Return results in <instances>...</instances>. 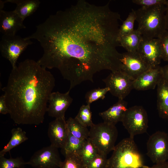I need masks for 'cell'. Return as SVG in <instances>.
Listing matches in <instances>:
<instances>
[{
	"instance_id": "cell-18",
	"label": "cell",
	"mask_w": 168,
	"mask_h": 168,
	"mask_svg": "<svg viewBox=\"0 0 168 168\" xmlns=\"http://www.w3.org/2000/svg\"><path fill=\"white\" fill-rule=\"evenodd\" d=\"M157 86V108L159 116L168 119V82L162 76Z\"/></svg>"
},
{
	"instance_id": "cell-12",
	"label": "cell",
	"mask_w": 168,
	"mask_h": 168,
	"mask_svg": "<svg viewBox=\"0 0 168 168\" xmlns=\"http://www.w3.org/2000/svg\"><path fill=\"white\" fill-rule=\"evenodd\" d=\"M121 70L134 80L150 68L138 52L122 53Z\"/></svg>"
},
{
	"instance_id": "cell-8",
	"label": "cell",
	"mask_w": 168,
	"mask_h": 168,
	"mask_svg": "<svg viewBox=\"0 0 168 168\" xmlns=\"http://www.w3.org/2000/svg\"><path fill=\"white\" fill-rule=\"evenodd\" d=\"M147 155L154 164L168 160V135L157 131L149 137L147 143Z\"/></svg>"
},
{
	"instance_id": "cell-4",
	"label": "cell",
	"mask_w": 168,
	"mask_h": 168,
	"mask_svg": "<svg viewBox=\"0 0 168 168\" xmlns=\"http://www.w3.org/2000/svg\"><path fill=\"white\" fill-rule=\"evenodd\" d=\"M108 159L106 168H148L144 163L134 138L129 137L122 139L113 151Z\"/></svg>"
},
{
	"instance_id": "cell-20",
	"label": "cell",
	"mask_w": 168,
	"mask_h": 168,
	"mask_svg": "<svg viewBox=\"0 0 168 168\" xmlns=\"http://www.w3.org/2000/svg\"><path fill=\"white\" fill-rule=\"evenodd\" d=\"M142 38L140 32L137 29L134 30L130 33L119 38V45L124 48L127 52H138Z\"/></svg>"
},
{
	"instance_id": "cell-9",
	"label": "cell",
	"mask_w": 168,
	"mask_h": 168,
	"mask_svg": "<svg viewBox=\"0 0 168 168\" xmlns=\"http://www.w3.org/2000/svg\"><path fill=\"white\" fill-rule=\"evenodd\" d=\"M102 80L110 93L119 99H124L133 89V80L122 70L111 72Z\"/></svg>"
},
{
	"instance_id": "cell-5",
	"label": "cell",
	"mask_w": 168,
	"mask_h": 168,
	"mask_svg": "<svg viewBox=\"0 0 168 168\" xmlns=\"http://www.w3.org/2000/svg\"><path fill=\"white\" fill-rule=\"evenodd\" d=\"M90 127L88 138L99 154L107 155L115 146L118 135L115 125L104 122Z\"/></svg>"
},
{
	"instance_id": "cell-30",
	"label": "cell",
	"mask_w": 168,
	"mask_h": 168,
	"mask_svg": "<svg viewBox=\"0 0 168 168\" xmlns=\"http://www.w3.org/2000/svg\"><path fill=\"white\" fill-rule=\"evenodd\" d=\"M107 155L98 153L86 166L85 168H106Z\"/></svg>"
},
{
	"instance_id": "cell-17",
	"label": "cell",
	"mask_w": 168,
	"mask_h": 168,
	"mask_svg": "<svg viewBox=\"0 0 168 168\" xmlns=\"http://www.w3.org/2000/svg\"><path fill=\"white\" fill-rule=\"evenodd\" d=\"M127 105V102L124 99H119L107 110L100 113L99 115L104 122L115 125L118 122H122L128 109Z\"/></svg>"
},
{
	"instance_id": "cell-13",
	"label": "cell",
	"mask_w": 168,
	"mask_h": 168,
	"mask_svg": "<svg viewBox=\"0 0 168 168\" xmlns=\"http://www.w3.org/2000/svg\"><path fill=\"white\" fill-rule=\"evenodd\" d=\"M69 91L65 93L52 92L48 103L47 112L48 115L56 118H65V112L72 103L73 99L69 95Z\"/></svg>"
},
{
	"instance_id": "cell-23",
	"label": "cell",
	"mask_w": 168,
	"mask_h": 168,
	"mask_svg": "<svg viewBox=\"0 0 168 168\" xmlns=\"http://www.w3.org/2000/svg\"><path fill=\"white\" fill-rule=\"evenodd\" d=\"M98 153L97 149L88 138L85 140L78 154L81 158L85 167Z\"/></svg>"
},
{
	"instance_id": "cell-28",
	"label": "cell",
	"mask_w": 168,
	"mask_h": 168,
	"mask_svg": "<svg viewBox=\"0 0 168 168\" xmlns=\"http://www.w3.org/2000/svg\"><path fill=\"white\" fill-rule=\"evenodd\" d=\"M28 165L22 157L7 158L4 156H0V168H22Z\"/></svg>"
},
{
	"instance_id": "cell-36",
	"label": "cell",
	"mask_w": 168,
	"mask_h": 168,
	"mask_svg": "<svg viewBox=\"0 0 168 168\" xmlns=\"http://www.w3.org/2000/svg\"><path fill=\"white\" fill-rule=\"evenodd\" d=\"M165 19L166 30H168V4L166 6Z\"/></svg>"
},
{
	"instance_id": "cell-16",
	"label": "cell",
	"mask_w": 168,
	"mask_h": 168,
	"mask_svg": "<svg viewBox=\"0 0 168 168\" xmlns=\"http://www.w3.org/2000/svg\"><path fill=\"white\" fill-rule=\"evenodd\" d=\"M162 76L161 67L149 68L133 81V88L138 91L154 89Z\"/></svg>"
},
{
	"instance_id": "cell-29",
	"label": "cell",
	"mask_w": 168,
	"mask_h": 168,
	"mask_svg": "<svg viewBox=\"0 0 168 168\" xmlns=\"http://www.w3.org/2000/svg\"><path fill=\"white\" fill-rule=\"evenodd\" d=\"M110 89L108 87L94 89L88 91L86 94L85 98L87 104L91 105L93 102L99 99L103 100L105 95L109 91Z\"/></svg>"
},
{
	"instance_id": "cell-33",
	"label": "cell",
	"mask_w": 168,
	"mask_h": 168,
	"mask_svg": "<svg viewBox=\"0 0 168 168\" xmlns=\"http://www.w3.org/2000/svg\"><path fill=\"white\" fill-rule=\"evenodd\" d=\"M0 113L3 114H9V111L6 104L4 94L0 97Z\"/></svg>"
},
{
	"instance_id": "cell-32",
	"label": "cell",
	"mask_w": 168,
	"mask_h": 168,
	"mask_svg": "<svg viewBox=\"0 0 168 168\" xmlns=\"http://www.w3.org/2000/svg\"><path fill=\"white\" fill-rule=\"evenodd\" d=\"M158 38L162 49V59L168 62V30H166Z\"/></svg>"
},
{
	"instance_id": "cell-10",
	"label": "cell",
	"mask_w": 168,
	"mask_h": 168,
	"mask_svg": "<svg viewBox=\"0 0 168 168\" xmlns=\"http://www.w3.org/2000/svg\"><path fill=\"white\" fill-rule=\"evenodd\" d=\"M58 148L50 145L35 152L28 165L34 168H58L62 162Z\"/></svg>"
},
{
	"instance_id": "cell-35",
	"label": "cell",
	"mask_w": 168,
	"mask_h": 168,
	"mask_svg": "<svg viewBox=\"0 0 168 168\" xmlns=\"http://www.w3.org/2000/svg\"><path fill=\"white\" fill-rule=\"evenodd\" d=\"M148 168H168V161L155 164L152 167Z\"/></svg>"
},
{
	"instance_id": "cell-22",
	"label": "cell",
	"mask_w": 168,
	"mask_h": 168,
	"mask_svg": "<svg viewBox=\"0 0 168 168\" xmlns=\"http://www.w3.org/2000/svg\"><path fill=\"white\" fill-rule=\"evenodd\" d=\"M69 133L72 135L81 140L88 138L89 130L75 118H69L66 121Z\"/></svg>"
},
{
	"instance_id": "cell-21",
	"label": "cell",
	"mask_w": 168,
	"mask_h": 168,
	"mask_svg": "<svg viewBox=\"0 0 168 168\" xmlns=\"http://www.w3.org/2000/svg\"><path fill=\"white\" fill-rule=\"evenodd\" d=\"M11 137L7 144L0 152V156H4L13 148L17 146L28 139L26 133L20 127L14 128L11 131Z\"/></svg>"
},
{
	"instance_id": "cell-2",
	"label": "cell",
	"mask_w": 168,
	"mask_h": 168,
	"mask_svg": "<svg viewBox=\"0 0 168 168\" xmlns=\"http://www.w3.org/2000/svg\"><path fill=\"white\" fill-rule=\"evenodd\" d=\"M55 86L54 76L37 61L27 59L12 68L2 89L11 119L18 124L43 123Z\"/></svg>"
},
{
	"instance_id": "cell-15",
	"label": "cell",
	"mask_w": 168,
	"mask_h": 168,
	"mask_svg": "<svg viewBox=\"0 0 168 168\" xmlns=\"http://www.w3.org/2000/svg\"><path fill=\"white\" fill-rule=\"evenodd\" d=\"M24 21L14 10H0V32L3 35H16L18 31L26 28Z\"/></svg>"
},
{
	"instance_id": "cell-3",
	"label": "cell",
	"mask_w": 168,
	"mask_h": 168,
	"mask_svg": "<svg viewBox=\"0 0 168 168\" xmlns=\"http://www.w3.org/2000/svg\"><path fill=\"white\" fill-rule=\"evenodd\" d=\"M165 5L141 7L135 11L137 29L143 37L158 38L166 30Z\"/></svg>"
},
{
	"instance_id": "cell-6",
	"label": "cell",
	"mask_w": 168,
	"mask_h": 168,
	"mask_svg": "<svg viewBox=\"0 0 168 168\" xmlns=\"http://www.w3.org/2000/svg\"><path fill=\"white\" fill-rule=\"evenodd\" d=\"M121 122L129 136L133 138L146 133L148 127L147 112L140 105L128 108Z\"/></svg>"
},
{
	"instance_id": "cell-19",
	"label": "cell",
	"mask_w": 168,
	"mask_h": 168,
	"mask_svg": "<svg viewBox=\"0 0 168 168\" xmlns=\"http://www.w3.org/2000/svg\"><path fill=\"white\" fill-rule=\"evenodd\" d=\"M4 2L16 4L14 11L24 20L35 12L40 4L38 0H6Z\"/></svg>"
},
{
	"instance_id": "cell-1",
	"label": "cell",
	"mask_w": 168,
	"mask_h": 168,
	"mask_svg": "<svg viewBox=\"0 0 168 168\" xmlns=\"http://www.w3.org/2000/svg\"><path fill=\"white\" fill-rule=\"evenodd\" d=\"M109 4L78 0L50 15L25 37L39 42L43 53L37 62L45 69H58L70 82L69 91L84 81L93 82L102 70H121L122 53L117 49L120 16Z\"/></svg>"
},
{
	"instance_id": "cell-25",
	"label": "cell",
	"mask_w": 168,
	"mask_h": 168,
	"mask_svg": "<svg viewBox=\"0 0 168 168\" xmlns=\"http://www.w3.org/2000/svg\"><path fill=\"white\" fill-rule=\"evenodd\" d=\"M136 20L135 11L132 9L128 17L120 26L118 33L119 38L128 34L134 30V22Z\"/></svg>"
},
{
	"instance_id": "cell-24",
	"label": "cell",
	"mask_w": 168,
	"mask_h": 168,
	"mask_svg": "<svg viewBox=\"0 0 168 168\" xmlns=\"http://www.w3.org/2000/svg\"><path fill=\"white\" fill-rule=\"evenodd\" d=\"M86 140L78 139L69 133L65 145L62 149L65 156L70 154H78Z\"/></svg>"
},
{
	"instance_id": "cell-7",
	"label": "cell",
	"mask_w": 168,
	"mask_h": 168,
	"mask_svg": "<svg viewBox=\"0 0 168 168\" xmlns=\"http://www.w3.org/2000/svg\"><path fill=\"white\" fill-rule=\"evenodd\" d=\"M32 43L30 40L18 35H3L0 42V52L2 56L9 61L13 68L16 66L20 55Z\"/></svg>"
},
{
	"instance_id": "cell-14",
	"label": "cell",
	"mask_w": 168,
	"mask_h": 168,
	"mask_svg": "<svg viewBox=\"0 0 168 168\" xmlns=\"http://www.w3.org/2000/svg\"><path fill=\"white\" fill-rule=\"evenodd\" d=\"M68 133L65 118H56L49 123L48 135L52 146L62 149Z\"/></svg>"
},
{
	"instance_id": "cell-11",
	"label": "cell",
	"mask_w": 168,
	"mask_h": 168,
	"mask_svg": "<svg viewBox=\"0 0 168 168\" xmlns=\"http://www.w3.org/2000/svg\"><path fill=\"white\" fill-rule=\"evenodd\" d=\"M138 53L150 68L159 66L162 59V51L159 38L143 37Z\"/></svg>"
},
{
	"instance_id": "cell-26",
	"label": "cell",
	"mask_w": 168,
	"mask_h": 168,
	"mask_svg": "<svg viewBox=\"0 0 168 168\" xmlns=\"http://www.w3.org/2000/svg\"><path fill=\"white\" fill-rule=\"evenodd\" d=\"M90 104L82 105L75 118L83 125L90 127L94 124L92 120V113Z\"/></svg>"
},
{
	"instance_id": "cell-27",
	"label": "cell",
	"mask_w": 168,
	"mask_h": 168,
	"mask_svg": "<svg viewBox=\"0 0 168 168\" xmlns=\"http://www.w3.org/2000/svg\"><path fill=\"white\" fill-rule=\"evenodd\" d=\"M59 168H85L82 160L78 154L66 155Z\"/></svg>"
},
{
	"instance_id": "cell-31",
	"label": "cell",
	"mask_w": 168,
	"mask_h": 168,
	"mask_svg": "<svg viewBox=\"0 0 168 168\" xmlns=\"http://www.w3.org/2000/svg\"><path fill=\"white\" fill-rule=\"evenodd\" d=\"M132 2L141 7H146L158 5L166 6L168 4V1L166 0H133Z\"/></svg>"
},
{
	"instance_id": "cell-34",
	"label": "cell",
	"mask_w": 168,
	"mask_h": 168,
	"mask_svg": "<svg viewBox=\"0 0 168 168\" xmlns=\"http://www.w3.org/2000/svg\"><path fill=\"white\" fill-rule=\"evenodd\" d=\"M162 77L168 82V64L161 67Z\"/></svg>"
}]
</instances>
